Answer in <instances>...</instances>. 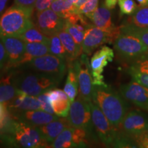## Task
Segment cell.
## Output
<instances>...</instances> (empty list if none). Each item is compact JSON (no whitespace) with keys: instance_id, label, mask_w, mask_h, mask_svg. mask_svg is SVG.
I'll return each mask as SVG.
<instances>
[{"instance_id":"5b68a950","label":"cell","mask_w":148,"mask_h":148,"mask_svg":"<svg viewBox=\"0 0 148 148\" xmlns=\"http://www.w3.org/2000/svg\"><path fill=\"white\" fill-rule=\"evenodd\" d=\"M114 49L119 60L129 65L148 58V47L141 40L121 31L114 41Z\"/></svg>"},{"instance_id":"ab89813d","label":"cell","mask_w":148,"mask_h":148,"mask_svg":"<svg viewBox=\"0 0 148 148\" xmlns=\"http://www.w3.org/2000/svg\"><path fill=\"white\" fill-rule=\"evenodd\" d=\"M54 0H36L35 3V9L38 12H41L49 8Z\"/></svg>"},{"instance_id":"d6986e66","label":"cell","mask_w":148,"mask_h":148,"mask_svg":"<svg viewBox=\"0 0 148 148\" xmlns=\"http://www.w3.org/2000/svg\"><path fill=\"white\" fill-rule=\"evenodd\" d=\"M68 126H70V124L66 117H58L47 124L37 127L50 146L55 138Z\"/></svg>"},{"instance_id":"277c9868","label":"cell","mask_w":148,"mask_h":148,"mask_svg":"<svg viewBox=\"0 0 148 148\" xmlns=\"http://www.w3.org/2000/svg\"><path fill=\"white\" fill-rule=\"evenodd\" d=\"M32 13L13 5L0 16V38L18 37L29 27L34 26Z\"/></svg>"},{"instance_id":"44dd1931","label":"cell","mask_w":148,"mask_h":148,"mask_svg":"<svg viewBox=\"0 0 148 148\" xmlns=\"http://www.w3.org/2000/svg\"><path fill=\"white\" fill-rule=\"evenodd\" d=\"M14 70H10L0 77V102L8 103L15 97L18 89L12 82Z\"/></svg>"},{"instance_id":"d590c367","label":"cell","mask_w":148,"mask_h":148,"mask_svg":"<svg viewBox=\"0 0 148 148\" xmlns=\"http://www.w3.org/2000/svg\"><path fill=\"white\" fill-rule=\"evenodd\" d=\"M38 98L40 101V106H41V110L49 112V113L54 114L51 101L46 92H44L41 95H38Z\"/></svg>"},{"instance_id":"8d00e7d4","label":"cell","mask_w":148,"mask_h":148,"mask_svg":"<svg viewBox=\"0 0 148 148\" xmlns=\"http://www.w3.org/2000/svg\"><path fill=\"white\" fill-rule=\"evenodd\" d=\"M10 118V114L5 103L0 102V130L6 124Z\"/></svg>"},{"instance_id":"9c48e42d","label":"cell","mask_w":148,"mask_h":148,"mask_svg":"<svg viewBox=\"0 0 148 148\" xmlns=\"http://www.w3.org/2000/svg\"><path fill=\"white\" fill-rule=\"evenodd\" d=\"M71 64L77 71L79 96L87 102H90L92 101L94 84L88 56L82 53Z\"/></svg>"},{"instance_id":"ac0fdd59","label":"cell","mask_w":148,"mask_h":148,"mask_svg":"<svg viewBox=\"0 0 148 148\" xmlns=\"http://www.w3.org/2000/svg\"><path fill=\"white\" fill-rule=\"evenodd\" d=\"M45 92L50 99L56 115L60 117H66L69 112L71 101L66 92L60 89L55 88Z\"/></svg>"},{"instance_id":"4dcf8cb0","label":"cell","mask_w":148,"mask_h":148,"mask_svg":"<svg viewBox=\"0 0 148 148\" xmlns=\"http://www.w3.org/2000/svg\"><path fill=\"white\" fill-rule=\"evenodd\" d=\"M112 147L121 148L138 147L136 143H135L134 138L126 133L123 132L121 130H118L117 135H116V137Z\"/></svg>"},{"instance_id":"836d02e7","label":"cell","mask_w":148,"mask_h":148,"mask_svg":"<svg viewBox=\"0 0 148 148\" xmlns=\"http://www.w3.org/2000/svg\"><path fill=\"white\" fill-rule=\"evenodd\" d=\"M7 66H8V55L3 42L0 40V77L8 72Z\"/></svg>"},{"instance_id":"60d3db41","label":"cell","mask_w":148,"mask_h":148,"mask_svg":"<svg viewBox=\"0 0 148 148\" xmlns=\"http://www.w3.org/2000/svg\"><path fill=\"white\" fill-rule=\"evenodd\" d=\"M133 64L136 66L140 71L148 74V58L138 61V62Z\"/></svg>"},{"instance_id":"cb8c5ba5","label":"cell","mask_w":148,"mask_h":148,"mask_svg":"<svg viewBox=\"0 0 148 148\" xmlns=\"http://www.w3.org/2000/svg\"><path fill=\"white\" fill-rule=\"evenodd\" d=\"M68 74L64 84V91L66 92L71 103L75 100L78 92V82L77 71L71 64H68Z\"/></svg>"},{"instance_id":"4316f807","label":"cell","mask_w":148,"mask_h":148,"mask_svg":"<svg viewBox=\"0 0 148 148\" xmlns=\"http://www.w3.org/2000/svg\"><path fill=\"white\" fill-rule=\"evenodd\" d=\"M120 31L138 38L148 47V27H140L126 23L120 26Z\"/></svg>"},{"instance_id":"b9f144b4","label":"cell","mask_w":148,"mask_h":148,"mask_svg":"<svg viewBox=\"0 0 148 148\" xmlns=\"http://www.w3.org/2000/svg\"><path fill=\"white\" fill-rule=\"evenodd\" d=\"M117 2L118 0H105L104 5L110 10V9H113L115 7Z\"/></svg>"},{"instance_id":"7c38bea8","label":"cell","mask_w":148,"mask_h":148,"mask_svg":"<svg viewBox=\"0 0 148 148\" xmlns=\"http://www.w3.org/2000/svg\"><path fill=\"white\" fill-rule=\"evenodd\" d=\"M65 19L51 9L38 12L36 14V27L47 36L57 34L64 29Z\"/></svg>"},{"instance_id":"bcb514c9","label":"cell","mask_w":148,"mask_h":148,"mask_svg":"<svg viewBox=\"0 0 148 148\" xmlns=\"http://www.w3.org/2000/svg\"><path fill=\"white\" fill-rule=\"evenodd\" d=\"M68 1H71V3H74L75 2V1H76V0H68Z\"/></svg>"},{"instance_id":"f1b7e54d","label":"cell","mask_w":148,"mask_h":148,"mask_svg":"<svg viewBox=\"0 0 148 148\" xmlns=\"http://www.w3.org/2000/svg\"><path fill=\"white\" fill-rule=\"evenodd\" d=\"M73 128L71 126H68L55 138L51 143L49 147L53 148H69L73 147L72 143V136H73Z\"/></svg>"},{"instance_id":"ba28073f","label":"cell","mask_w":148,"mask_h":148,"mask_svg":"<svg viewBox=\"0 0 148 148\" xmlns=\"http://www.w3.org/2000/svg\"><path fill=\"white\" fill-rule=\"evenodd\" d=\"M120 33V26L112 31H107L90 25L86 29L82 42V53L90 56L105 43H112Z\"/></svg>"},{"instance_id":"2e32d148","label":"cell","mask_w":148,"mask_h":148,"mask_svg":"<svg viewBox=\"0 0 148 148\" xmlns=\"http://www.w3.org/2000/svg\"><path fill=\"white\" fill-rule=\"evenodd\" d=\"M5 105L10 114L25 110H41L38 97L27 95L20 90H17L15 97Z\"/></svg>"},{"instance_id":"83f0119b","label":"cell","mask_w":148,"mask_h":148,"mask_svg":"<svg viewBox=\"0 0 148 148\" xmlns=\"http://www.w3.org/2000/svg\"><path fill=\"white\" fill-rule=\"evenodd\" d=\"M127 23L140 27H148V5L138 7Z\"/></svg>"},{"instance_id":"52a82bcc","label":"cell","mask_w":148,"mask_h":148,"mask_svg":"<svg viewBox=\"0 0 148 148\" xmlns=\"http://www.w3.org/2000/svg\"><path fill=\"white\" fill-rule=\"evenodd\" d=\"M71 126L85 130L95 137V132L92 124L91 111L89 103L79 96L71 103L68 116H66Z\"/></svg>"},{"instance_id":"1f68e13d","label":"cell","mask_w":148,"mask_h":148,"mask_svg":"<svg viewBox=\"0 0 148 148\" xmlns=\"http://www.w3.org/2000/svg\"><path fill=\"white\" fill-rule=\"evenodd\" d=\"M127 73L130 75L132 79L138 84L143 85L148 88V74L140 71L134 64L130 65L127 69Z\"/></svg>"},{"instance_id":"ee69618b","label":"cell","mask_w":148,"mask_h":148,"mask_svg":"<svg viewBox=\"0 0 148 148\" xmlns=\"http://www.w3.org/2000/svg\"><path fill=\"white\" fill-rule=\"evenodd\" d=\"M8 1V0H0V16L2 14L3 10H5Z\"/></svg>"},{"instance_id":"603a6c76","label":"cell","mask_w":148,"mask_h":148,"mask_svg":"<svg viewBox=\"0 0 148 148\" xmlns=\"http://www.w3.org/2000/svg\"><path fill=\"white\" fill-rule=\"evenodd\" d=\"M47 53H49V44L44 42H25V53L16 68L32 59Z\"/></svg>"},{"instance_id":"3957f363","label":"cell","mask_w":148,"mask_h":148,"mask_svg":"<svg viewBox=\"0 0 148 148\" xmlns=\"http://www.w3.org/2000/svg\"><path fill=\"white\" fill-rule=\"evenodd\" d=\"M12 82L18 90L27 95L38 97L49 90L56 88L62 79L32 70L13 69Z\"/></svg>"},{"instance_id":"30bf717a","label":"cell","mask_w":148,"mask_h":148,"mask_svg":"<svg viewBox=\"0 0 148 148\" xmlns=\"http://www.w3.org/2000/svg\"><path fill=\"white\" fill-rule=\"evenodd\" d=\"M92 124L95 133L101 142L106 147H112L119 130L111 124L104 114L95 103L90 101Z\"/></svg>"},{"instance_id":"f35d334b","label":"cell","mask_w":148,"mask_h":148,"mask_svg":"<svg viewBox=\"0 0 148 148\" xmlns=\"http://www.w3.org/2000/svg\"><path fill=\"white\" fill-rule=\"evenodd\" d=\"M138 147L148 148V132L136 135L132 137Z\"/></svg>"},{"instance_id":"8992f818","label":"cell","mask_w":148,"mask_h":148,"mask_svg":"<svg viewBox=\"0 0 148 148\" xmlns=\"http://www.w3.org/2000/svg\"><path fill=\"white\" fill-rule=\"evenodd\" d=\"M67 66L66 59L47 53L32 59L16 69L32 70L62 79L66 73Z\"/></svg>"},{"instance_id":"7402d4cb","label":"cell","mask_w":148,"mask_h":148,"mask_svg":"<svg viewBox=\"0 0 148 148\" xmlns=\"http://www.w3.org/2000/svg\"><path fill=\"white\" fill-rule=\"evenodd\" d=\"M58 35L65 49L66 56H67L66 58L67 63L68 64H71L80 56L82 52V49L77 45L71 34L66 32L64 29L60 31L58 33Z\"/></svg>"},{"instance_id":"7dc6e473","label":"cell","mask_w":148,"mask_h":148,"mask_svg":"<svg viewBox=\"0 0 148 148\" xmlns=\"http://www.w3.org/2000/svg\"><path fill=\"white\" fill-rule=\"evenodd\" d=\"M147 111H148V108H147Z\"/></svg>"},{"instance_id":"e575fe53","label":"cell","mask_w":148,"mask_h":148,"mask_svg":"<svg viewBox=\"0 0 148 148\" xmlns=\"http://www.w3.org/2000/svg\"><path fill=\"white\" fill-rule=\"evenodd\" d=\"M99 0H88L84 5L78 10L79 14L87 16L92 13L97 8Z\"/></svg>"},{"instance_id":"7a4b0ae2","label":"cell","mask_w":148,"mask_h":148,"mask_svg":"<svg viewBox=\"0 0 148 148\" xmlns=\"http://www.w3.org/2000/svg\"><path fill=\"white\" fill-rule=\"evenodd\" d=\"M92 101L99 107L111 124L119 130L121 122L129 110L126 99L108 85H94Z\"/></svg>"},{"instance_id":"4fadbf2b","label":"cell","mask_w":148,"mask_h":148,"mask_svg":"<svg viewBox=\"0 0 148 148\" xmlns=\"http://www.w3.org/2000/svg\"><path fill=\"white\" fill-rule=\"evenodd\" d=\"M119 92L127 101L135 106L147 110L148 88L132 80L120 86Z\"/></svg>"},{"instance_id":"8fae6325","label":"cell","mask_w":148,"mask_h":148,"mask_svg":"<svg viewBox=\"0 0 148 148\" xmlns=\"http://www.w3.org/2000/svg\"><path fill=\"white\" fill-rule=\"evenodd\" d=\"M114 51L112 48L106 45L101 46L100 49L95 51L90 60L92 82L95 86H107L104 81L103 73L104 68L109 62H112Z\"/></svg>"},{"instance_id":"74e56055","label":"cell","mask_w":148,"mask_h":148,"mask_svg":"<svg viewBox=\"0 0 148 148\" xmlns=\"http://www.w3.org/2000/svg\"><path fill=\"white\" fill-rule=\"evenodd\" d=\"M36 0H14V5L25 9L32 13Z\"/></svg>"},{"instance_id":"d4e9b609","label":"cell","mask_w":148,"mask_h":148,"mask_svg":"<svg viewBox=\"0 0 148 148\" xmlns=\"http://www.w3.org/2000/svg\"><path fill=\"white\" fill-rule=\"evenodd\" d=\"M50 8L64 19L78 12L73 3L68 0H54L51 3Z\"/></svg>"},{"instance_id":"ffe728a7","label":"cell","mask_w":148,"mask_h":148,"mask_svg":"<svg viewBox=\"0 0 148 148\" xmlns=\"http://www.w3.org/2000/svg\"><path fill=\"white\" fill-rule=\"evenodd\" d=\"M91 21L92 25L99 28L107 31H112L117 28L111 20L110 9L105 5L97 7L91 14L87 16Z\"/></svg>"},{"instance_id":"5bb4252c","label":"cell","mask_w":148,"mask_h":148,"mask_svg":"<svg viewBox=\"0 0 148 148\" xmlns=\"http://www.w3.org/2000/svg\"><path fill=\"white\" fill-rule=\"evenodd\" d=\"M119 130L132 137L148 132V117L139 110L127 112L121 122Z\"/></svg>"},{"instance_id":"7bdbcfd3","label":"cell","mask_w":148,"mask_h":148,"mask_svg":"<svg viewBox=\"0 0 148 148\" xmlns=\"http://www.w3.org/2000/svg\"><path fill=\"white\" fill-rule=\"evenodd\" d=\"M87 1L88 0H76V1H75L73 4H74V6H75V9L77 10V12H78L79 9L81 7H82V5H84Z\"/></svg>"},{"instance_id":"f546056e","label":"cell","mask_w":148,"mask_h":148,"mask_svg":"<svg viewBox=\"0 0 148 148\" xmlns=\"http://www.w3.org/2000/svg\"><path fill=\"white\" fill-rule=\"evenodd\" d=\"M49 53L66 60L67 56H66L65 49L58 34L49 36Z\"/></svg>"},{"instance_id":"d6a6232c","label":"cell","mask_w":148,"mask_h":148,"mask_svg":"<svg viewBox=\"0 0 148 148\" xmlns=\"http://www.w3.org/2000/svg\"><path fill=\"white\" fill-rule=\"evenodd\" d=\"M120 9V14L122 15H132L138 8L134 0H118Z\"/></svg>"},{"instance_id":"f6af8a7d","label":"cell","mask_w":148,"mask_h":148,"mask_svg":"<svg viewBox=\"0 0 148 148\" xmlns=\"http://www.w3.org/2000/svg\"><path fill=\"white\" fill-rule=\"evenodd\" d=\"M138 3H139L140 6H145L148 5V0H136Z\"/></svg>"},{"instance_id":"484cf974","label":"cell","mask_w":148,"mask_h":148,"mask_svg":"<svg viewBox=\"0 0 148 148\" xmlns=\"http://www.w3.org/2000/svg\"><path fill=\"white\" fill-rule=\"evenodd\" d=\"M25 42H44L49 44V37L44 34L38 27L34 26L29 27L23 34L18 36Z\"/></svg>"},{"instance_id":"e0dca14e","label":"cell","mask_w":148,"mask_h":148,"mask_svg":"<svg viewBox=\"0 0 148 148\" xmlns=\"http://www.w3.org/2000/svg\"><path fill=\"white\" fill-rule=\"evenodd\" d=\"M11 117L28 123L34 126L45 125L58 118V116L42 110H25L10 114Z\"/></svg>"},{"instance_id":"6da1fadb","label":"cell","mask_w":148,"mask_h":148,"mask_svg":"<svg viewBox=\"0 0 148 148\" xmlns=\"http://www.w3.org/2000/svg\"><path fill=\"white\" fill-rule=\"evenodd\" d=\"M0 142L9 147H49L38 127L11 117L0 130Z\"/></svg>"},{"instance_id":"9a60e30c","label":"cell","mask_w":148,"mask_h":148,"mask_svg":"<svg viewBox=\"0 0 148 148\" xmlns=\"http://www.w3.org/2000/svg\"><path fill=\"white\" fill-rule=\"evenodd\" d=\"M0 40L3 42L8 55V71L15 69L25 53V42L14 36L1 37Z\"/></svg>"}]
</instances>
